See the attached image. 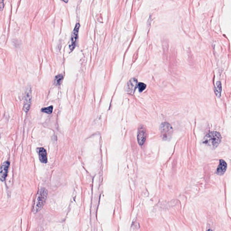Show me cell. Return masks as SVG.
<instances>
[{
	"instance_id": "5b68a950",
	"label": "cell",
	"mask_w": 231,
	"mask_h": 231,
	"mask_svg": "<svg viewBox=\"0 0 231 231\" xmlns=\"http://www.w3.org/2000/svg\"><path fill=\"white\" fill-rule=\"evenodd\" d=\"M79 27H80V25H79V23H77L75 25V27L73 31L72 35H71V42H70V44L69 46L70 49L71 51L73 50L75 48L78 37V32Z\"/></svg>"
},
{
	"instance_id": "7c38bea8",
	"label": "cell",
	"mask_w": 231,
	"mask_h": 231,
	"mask_svg": "<svg viewBox=\"0 0 231 231\" xmlns=\"http://www.w3.org/2000/svg\"><path fill=\"white\" fill-rule=\"evenodd\" d=\"M63 76L62 74L58 75L55 78L54 84L55 85H59L61 84Z\"/></svg>"
},
{
	"instance_id": "9a60e30c",
	"label": "cell",
	"mask_w": 231,
	"mask_h": 231,
	"mask_svg": "<svg viewBox=\"0 0 231 231\" xmlns=\"http://www.w3.org/2000/svg\"><path fill=\"white\" fill-rule=\"evenodd\" d=\"M2 2H3V1H1V10H2L3 8L4 7H3V5H4V3H3Z\"/></svg>"
},
{
	"instance_id": "5bb4252c",
	"label": "cell",
	"mask_w": 231,
	"mask_h": 231,
	"mask_svg": "<svg viewBox=\"0 0 231 231\" xmlns=\"http://www.w3.org/2000/svg\"><path fill=\"white\" fill-rule=\"evenodd\" d=\"M137 87H138L139 91L141 92L143 91L146 88V85L144 84L143 83H139L138 84V86Z\"/></svg>"
},
{
	"instance_id": "8992f818",
	"label": "cell",
	"mask_w": 231,
	"mask_h": 231,
	"mask_svg": "<svg viewBox=\"0 0 231 231\" xmlns=\"http://www.w3.org/2000/svg\"><path fill=\"white\" fill-rule=\"evenodd\" d=\"M146 130L144 126L139 127L137 132V140L140 145H143L146 140Z\"/></svg>"
},
{
	"instance_id": "277c9868",
	"label": "cell",
	"mask_w": 231,
	"mask_h": 231,
	"mask_svg": "<svg viewBox=\"0 0 231 231\" xmlns=\"http://www.w3.org/2000/svg\"><path fill=\"white\" fill-rule=\"evenodd\" d=\"M31 89L30 87H28L26 90L24 97V110L26 112H27L29 109L31 103Z\"/></svg>"
},
{
	"instance_id": "6da1fadb",
	"label": "cell",
	"mask_w": 231,
	"mask_h": 231,
	"mask_svg": "<svg viewBox=\"0 0 231 231\" xmlns=\"http://www.w3.org/2000/svg\"><path fill=\"white\" fill-rule=\"evenodd\" d=\"M221 140V135L217 132H211L204 137L203 143L212 149H215Z\"/></svg>"
},
{
	"instance_id": "52a82bcc",
	"label": "cell",
	"mask_w": 231,
	"mask_h": 231,
	"mask_svg": "<svg viewBox=\"0 0 231 231\" xmlns=\"http://www.w3.org/2000/svg\"><path fill=\"white\" fill-rule=\"evenodd\" d=\"M10 166V163L8 161H6L3 163L1 166L0 171V179L2 182H4L7 175L8 171Z\"/></svg>"
},
{
	"instance_id": "3957f363",
	"label": "cell",
	"mask_w": 231,
	"mask_h": 231,
	"mask_svg": "<svg viewBox=\"0 0 231 231\" xmlns=\"http://www.w3.org/2000/svg\"><path fill=\"white\" fill-rule=\"evenodd\" d=\"M47 197V190L45 188H42L39 193L37 201L35 207L36 212H38L42 209L46 201Z\"/></svg>"
},
{
	"instance_id": "30bf717a",
	"label": "cell",
	"mask_w": 231,
	"mask_h": 231,
	"mask_svg": "<svg viewBox=\"0 0 231 231\" xmlns=\"http://www.w3.org/2000/svg\"><path fill=\"white\" fill-rule=\"evenodd\" d=\"M138 86L137 84V80L135 79H130V81L128 83V89L130 91H133L136 89V87Z\"/></svg>"
},
{
	"instance_id": "8fae6325",
	"label": "cell",
	"mask_w": 231,
	"mask_h": 231,
	"mask_svg": "<svg viewBox=\"0 0 231 231\" xmlns=\"http://www.w3.org/2000/svg\"><path fill=\"white\" fill-rule=\"evenodd\" d=\"M222 91V85L220 81H218L216 83V86L215 87V92L216 95L218 97H220L221 96V93Z\"/></svg>"
},
{
	"instance_id": "9c48e42d",
	"label": "cell",
	"mask_w": 231,
	"mask_h": 231,
	"mask_svg": "<svg viewBox=\"0 0 231 231\" xmlns=\"http://www.w3.org/2000/svg\"><path fill=\"white\" fill-rule=\"evenodd\" d=\"M227 168L226 163L224 160H220V164L217 169V174L219 175H222L225 173Z\"/></svg>"
},
{
	"instance_id": "2e32d148",
	"label": "cell",
	"mask_w": 231,
	"mask_h": 231,
	"mask_svg": "<svg viewBox=\"0 0 231 231\" xmlns=\"http://www.w3.org/2000/svg\"><path fill=\"white\" fill-rule=\"evenodd\" d=\"M206 231H212V230L211 229H209L207 230Z\"/></svg>"
},
{
	"instance_id": "4fadbf2b",
	"label": "cell",
	"mask_w": 231,
	"mask_h": 231,
	"mask_svg": "<svg viewBox=\"0 0 231 231\" xmlns=\"http://www.w3.org/2000/svg\"><path fill=\"white\" fill-rule=\"evenodd\" d=\"M52 110H53V106H51L47 107H44L42 109L41 111L44 113H47V114H50L52 113Z\"/></svg>"
},
{
	"instance_id": "7a4b0ae2",
	"label": "cell",
	"mask_w": 231,
	"mask_h": 231,
	"mask_svg": "<svg viewBox=\"0 0 231 231\" xmlns=\"http://www.w3.org/2000/svg\"><path fill=\"white\" fill-rule=\"evenodd\" d=\"M159 130L162 138L165 140L171 139L173 134V128L169 123L167 122L162 123L159 126Z\"/></svg>"
},
{
	"instance_id": "ba28073f",
	"label": "cell",
	"mask_w": 231,
	"mask_h": 231,
	"mask_svg": "<svg viewBox=\"0 0 231 231\" xmlns=\"http://www.w3.org/2000/svg\"><path fill=\"white\" fill-rule=\"evenodd\" d=\"M39 159L41 163L46 164L48 162L47 154L45 149L43 148L38 149Z\"/></svg>"
}]
</instances>
